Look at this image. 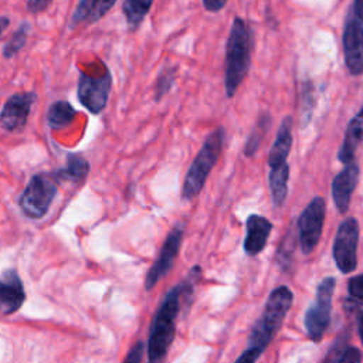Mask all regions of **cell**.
<instances>
[{
  "instance_id": "obj_27",
  "label": "cell",
  "mask_w": 363,
  "mask_h": 363,
  "mask_svg": "<svg viewBox=\"0 0 363 363\" xmlns=\"http://www.w3.org/2000/svg\"><path fill=\"white\" fill-rule=\"evenodd\" d=\"M349 299L354 302H363V274L356 275L349 279L347 284Z\"/></svg>"
},
{
  "instance_id": "obj_15",
  "label": "cell",
  "mask_w": 363,
  "mask_h": 363,
  "mask_svg": "<svg viewBox=\"0 0 363 363\" xmlns=\"http://www.w3.org/2000/svg\"><path fill=\"white\" fill-rule=\"evenodd\" d=\"M272 230V224L268 218L259 214L248 216L245 221V238H244V251L250 257L258 255L267 245Z\"/></svg>"
},
{
  "instance_id": "obj_31",
  "label": "cell",
  "mask_w": 363,
  "mask_h": 363,
  "mask_svg": "<svg viewBox=\"0 0 363 363\" xmlns=\"http://www.w3.org/2000/svg\"><path fill=\"white\" fill-rule=\"evenodd\" d=\"M347 305L350 309L356 311L357 315V332H359V337L363 343V302H354V301H347Z\"/></svg>"
},
{
  "instance_id": "obj_16",
  "label": "cell",
  "mask_w": 363,
  "mask_h": 363,
  "mask_svg": "<svg viewBox=\"0 0 363 363\" xmlns=\"http://www.w3.org/2000/svg\"><path fill=\"white\" fill-rule=\"evenodd\" d=\"M292 147V118L285 116L278 128L275 142L268 155V167H277L286 163Z\"/></svg>"
},
{
  "instance_id": "obj_12",
  "label": "cell",
  "mask_w": 363,
  "mask_h": 363,
  "mask_svg": "<svg viewBox=\"0 0 363 363\" xmlns=\"http://www.w3.org/2000/svg\"><path fill=\"white\" fill-rule=\"evenodd\" d=\"M35 99H37L35 92L13 94L4 102L0 111V126L9 132L23 130Z\"/></svg>"
},
{
  "instance_id": "obj_14",
  "label": "cell",
  "mask_w": 363,
  "mask_h": 363,
  "mask_svg": "<svg viewBox=\"0 0 363 363\" xmlns=\"http://www.w3.org/2000/svg\"><path fill=\"white\" fill-rule=\"evenodd\" d=\"M26 299L24 286L14 269H6L0 275V312L11 315L20 309Z\"/></svg>"
},
{
  "instance_id": "obj_13",
  "label": "cell",
  "mask_w": 363,
  "mask_h": 363,
  "mask_svg": "<svg viewBox=\"0 0 363 363\" xmlns=\"http://www.w3.org/2000/svg\"><path fill=\"white\" fill-rule=\"evenodd\" d=\"M359 164L356 160L345 164V167L332 180V199L339 213H346L350 206L352 194L359 182Z\"/></svg>"
},
{
  "instance_id": "obj_3",
  "label": "cell",
  "mask_w": 363,
  "mask_h": 363,
  "mask_svg": "<svg viewBox=\"0 0 363 363\" xmlns=\"http://www.w3.org/2000/svg\"><path fill=\"white\" fill-rule=\"evenodd\" d=\"M292 301V291L285 285L275 288L269 294L262 315L255 322L248 337L250 349H255L261 354L264 353L267 346L271 343V340L282 326L284 319L291 309Z\"/></svg>"
},
{
  "instance_id": "obj_1",
  "label": "cell",
  "mask_w": 363,
  "mask_h": 363,
  "mask_svg": "<svg viewBox=\"0 0 363 363\" xmlns=\"http://www.w3.org/2000/svg\"><path fill=\"white\" fill-rule=\"evenodd\" d=\"M251 30L245 20H233L225 47V77L224 86L228 98H233L245 78L251 62Z\"/></svg>"
},
{
  "instance_id": "obj_22",
  "label": "cell",
  "mask_w": 363,
  "mask_h": 363,
  "mask_svg": "<svg viewBox=\"0 0 363 363\" xmlns=\"http://www.w3.org/2000/svg\"><path fill=\"white\" fill-rule=\"evenodd\" d=\"M153 0H125L122 11L129 30H136L152 7Z\"/></svg>"
},
{
  "instance_id": "obj_32",
  "label": "cell",
  "mask_w": 363,
  "mask_h": 363,
  "mask_svg": "<svg viewBox=\"0 0 363 363\" xmlns=\"http://www.w3.org/2000/svg\"><path fill=\"white\" fill-rule=\"evenodd\" d=\"M52 0H28L27 1V10L31 14H40L48 9Z\"/></svg>"
},
{
  "instance_id": "obj_26",
  "label": "cell",
  "mask_w": 363,
  "mask_h": 363,
  "mask_svg": "<svg viewBox=\"0 0 363 363\" xmlns=\"http://www.w3.org/2000/svg\"><path fill=\"white\" fill-rule=\"evenodd\" d=\"M176 79V69L174 68H166L160 72L157 77L156 85H155V99L160 101L173 86Z\"/></svg>"
},
{
  "instance_id": "obj_35",
  "label": "cell",
  "mask_w": 363,
  "mask_h": 363,
  "mask_svg": "<svg viewBox=\"0 0 363 363\" xmlns=\"http://www.w3.org/2000/svg\"><path fill=\"white\" fill-rule=\"evenodd\" d=\"M352 11L363 21V0H353V6L350 7Z\"/></svg>"
},
{
  "instance_id": "obj_29",
  "label": "cell",
  "mask_w": 363,
  "mask_h": 363,
  "mask_svg": "<svg viewBox=\"0 0 363 363\" xmlns=\"http://www.w3.org/2000/svg\"><path fill=\"white\" fill-rule=\"evenodd\" d=\"M143 352H145V345L143 342H136L130 350L128 352L123 363H140L142 357H143Z\"/></svg>"
},
{
  "instance_id": "obj_24",
  "label": "cell",
  "mask_w": 363,
  "mask_h": 363,
  "mask_svg": "<svg viewBox=\"0 0 363 363\" xmlns=\"http://www.w3.org/2000/svg\"><path fill=\"white\" fill-rule=\"evenodd\" d=\"M28 31H30V23L23 21L18 26V28L11 34L10 40L4 44V47H3V57L4 58H13L14 55H17L20 52V50L26 45Z\"/></svg>"
},
{
  "instance_id": "obj_17",
  "label": "cell",
  "mask_w": 363,
  "mask_h": 363,
  "mask_svg": "<svg viewBox=\"0 0 363 363\" xmlns=\"http://www.w3.org/2000/svg\"><path fill=\"white\" fill-rule=\"evenodd\" d=\"M362 142H363V106L350 119V122L346 128L343 143H342V146L339 149V153H337V159L343 164H347V163L353 162L354 160V152H356L357 146Z\"/></svg>"
},
{
  "instance_id": "obj_2",
  "label": "cell",
  "mask_w": 363,
  "mask_h": 363,
  "mask_svg": "<svg viewBox=\"0 0 363 363\" xmlns=\"http://www.w3.org/2000/svg\"><path fill=\"white\" fill-rule=\"evenodd\" d=\"M180 286L172 288L159 306L147 339V363H164L176 333V318L180 311Z\"/></svg>"
},
{
  "instance_id": "obj_28",
  "label": "cell",
  "mask_w": 363,
  "mask_h": 363,
  "mask_svg": "<svg viewBox=\"0 0 363 363\" xmlns=\"http://www.w3.org/2000/svg\"><path fill=\"white\" fill-rule=\"evenodd\" d=\"M347 346V340L345 337H339L333 345L332 347L329 349V352L326 353L325 359H323V363H339L345 349Z\"/></svg>"
},
{
  "instance_id": "obj_25",
  "label": "cell",
  "mask_w": 363,
  "mask_h": 363,
  "mask_svg": "<svg viewBox=\"0 0 363 363\" xmlns=\"http://www.w3.org/2000/svg\"><path fill=\"white\" fill-rule=\"evenodd\" d=\"M313 85L311 81H306L301 86V109H299V118H301V126L305 128L312 118L313 113Z\"/></svg>"
},
{
  "instance_id": "obj_8",
  "label": "cell",
  "mask_w": 363,
  "mask_h": 363,
  "mask_svg": "<svg viewBox=\"0 0 363 363\" xmlns=\"http://www.w3.org/2000/svg\"><path fill=\"white\" fill-rule=\"evenodd\" d=\"M112 88V75L108 69L102 75L91 77L81 72L77 85V98L79 104L91 113H101L108 102Z\"/></svg>"
},
{
  "instance_id": "obj_10",
  "label": "cell",
  "mask_w": 363,
  "mask_h": 363,
  "mask_svg": "<svg viewBox=\"0 0 363 363\" xmlns=\"http://www.w3.org/2000/svg\"><path fill=\"white\" fill-rule=\"evenodd\" d=\"M343 54L346 68L352 75L363 74V21L349 10L343 28Z\"/></svg>"
},
{
  "instance_id": "obj_4",
  "label": "cell",
  "mask_w": 363,
  "mask_h": 363,
  "mask_svg": "<svg viewBox=\"0 0 363 363\" xmlns=\"http://www.w3.org/2000/svg\"><path fill=\"white\" fill-rule=\"evenodd\" d=\"M225 132L223 128H217L213 130L206 140L203 142L200 150L197 152L194 160L191 162L183 182L182 187V197L186 200L194 199L207 180V176L218 162V157L223 150Z\"/></svg>"
},
{
  "instance_id": "obj_9",
  "label": "cell",
  "mask_w": 363,
  "mask_h": 363,
  "mask_svg": "<svg viewBox=\"0 0 363 363\" xmlns=\"http://www.w3.org/2000/svg\"><path fill=\"white\" fill-rule=\"evenodd\" d=\"M325 200L313 197L298 218V242L303 254H311L318 245L325 223Z\"/></svg>"
},
{
  "instance_id": "obj_21",
  "label": "cell",
  "mask_w": 363,
  "mask_h": 363,
  "mask_svg": "<svg viewBox=\"0 0 363 363\" xmlns=\"http://www.w3.org/2000/svg\"><path fill=\"white\" fill-rule=\"evenodd\" d=\"M75 115L77 111L68 101H55L47 111V123L51 129H62L74 121Z\"/></svg>"
},
{
  "instance_id": "obj_5",
  "label": "cell",
  "mask_w": 363,
  "mask_h": 363,
  "mask_svg": "<svg viewBox=\"0 0 363 363\" xmlns=\"http://www.w3.org/2000/svg\"><path fill=\"white\" fill-rule=\"evenodd\" d=\"M57 184L58 182L52 173L34 174L20 196L21 213L31 220L44 217L57 194Z\"/></svg>"
},
{
  "instance_id": "obj_11",
  "label": "cell",
  "mask_w": 363,
  "mask_h": 363,
  "mask_svg": "<svg viewBox=\"0 0 363 363\" xmlns=\"http://www.w3.org/2000/svg\"><path fill=\"white\" fill-rule=\"evenodd\" d=\"M183 231H184L183 225L179 224V225H174L172 228V231L167 234V237L162 245V250L159 252V257L156 258V261L147 271V275L145 279V288L147 291L152 289L172 269L174 259L179 254L180 245H182Z\"/></svg>"
},
{
  "instance_id": "obj_18",
  "label": "cell",
  "mask_w": 363,
  "mask_h": 363,
  "mask_svg": "<svg viewBox=\"0 0 363 363\" xmlns=\"http://www.w3.org/2000/svg\"><path fill=\"white\" fill-rule=\"evenodd\" d=\"M115 3L116 0H79L71 18V27L82 23H96L115 6Z\"/></svg>"
},
{
  "instance_id": "obj_19",
  "label": "cell",
  "mask_w": 363,
  "mask_h": 363,
  "mask_svg": "<svg viewBox=\"0 0 363 363\" xmlns=\"http://www.w3.org/2000/svg\"><path fill=\"white\" fill-rule=\"evenodd\" d=\"M89 162L82 157L81 155L68 153L65 159V166L62 169H58L52 172L57 182H72V183H81L86 179L89 173Z\"/></svg>"
},
{
  "instance_id": "obj_6",
  "label": "cell",
  "mask_w": 363,
  "mask_h": 363,
  "mask_svg": "<svg viewBox=\"0 0 363 363\" xmlns=\"http://www.w3.org/2000/svg\"><path fill=\"white\" fill-rule=\"evenodd\" d=\"M336 286V279L333 277L323 278L318 288L316 295L311 306L308 308L305 313V329L308 333V337L319 343L330 323V313H332V299L333 292Z\"/></svg>"
},
{
  "instance_id": "obj_23",
  "label": "cell",
  "mask_w": 363,
  "mask_h": 363,
  "mask_svg": "<svg viewBox=\"0 0 363 363\" xmlns=\"http://www.w3.org/2000/svg\"><path fill=\"white\" fill-rule=\"evenodd\" d=\"M269 128H271V115L268 112H265L258 118L252 132L250 133V136L245 142V146H244L245 156L251 157L258 152V149L264 140V136L268 133Z\"/></svg>"
},
{
  "instance_id": "obj_33",
  "label": "cell",
  "mask_w": 363,
  "mask_h": 363,
  "mask_svg": "<svg viewBox=\"0 0 363 363\" xmlns=\"http://www.w3.org/2000/svg\"><path fill=\"white\" fill-rule=\"evenodd\" d=\"M261 356V353H258L255 349H250L247 347L234 363H257L258 357Z\"/></svg>"
},
{
  "instance_id": "obj_34",
  "label": "cell",
  "mask_w": 363,
  "mask_h": 363,
  "mask_svg": "<svg viewBox=\"0 0 363 363\" xmlns=\"http://www.w3.org/2000/svg\"><path fill=\"white\" fill-rule=\"evenodd\" d=\"M225 3H227V0H203L204 9L211 13L220 11L225 6Z\"/></svg>"
},
{
  "instance_id": "obj_36",
  "label": "cell",
  "mask_w": 363,
  "mask_h": 363,
  "mask_svg": "<svg viewBox=\"0 0 363 363\" xmlns=\"http://www.w3.org/2000/svg\"><path fill=\"white\" fill-rule=\"evenodd\" d=\"M10 26V18L6 16H0V38L4 34V31L9 28Z\"/></svg>"
},
{
  "instance_id": "obj_30",
  "label": "cell",
  "mask_w": 363,
  "mask_h": 363,
  "mask_svg": "<svg viewBox=\"0 0 363 363\" xmlns=\"http://www.w3.org/2000/svg\"><path fill=\"white\" fill-rule=\"evenodd\" d=\"M339 363H362V353L354 346H346Z\"/></svg>"
},
{
  "instance_id": "obj_20",
  "label": "cell",
  "mask_w": 363,
  "mask_h": 363,
  "mask_svg": "<svg viewBox=\"0 0 363 363\" xmlns=\"http://www.w3.org/2000/svg\"><path fill=\"white\" fill-rule=\"evenodd\" d=\"M288 179H289V164H281L269 169L268 172V184L271 190L272 204L281 207L288 194Z\"/></svg>"
},
{
  "instance_id": "obj_7",
  "label": "cell",
  "mask_w": 363,
  "mask_h": 363,
  "mask_svg": "<svg viewBox=\"0 0 363 363\" xmlns=\"http://www.w3.org/2000/svg\"><path fill=\"white\" fill-rule=\"evenodd\" d=\"M359 223L354 217H346L337 227L333 240V261L342 274L353 272L357 267Z\"/></svg>"
}]
</instances>
